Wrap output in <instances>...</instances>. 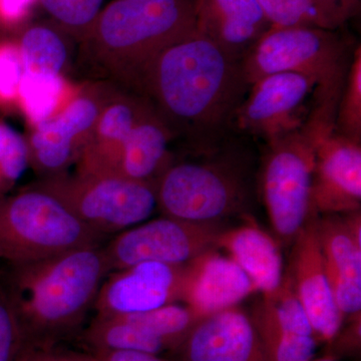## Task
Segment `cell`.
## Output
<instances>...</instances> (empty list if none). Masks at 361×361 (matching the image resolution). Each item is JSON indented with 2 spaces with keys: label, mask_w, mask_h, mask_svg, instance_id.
I'll return each mask as SVG.
<instances>
[{
  "label": "cell",
  "mask_w": 361,
  "mask_h": 361,
  "mask_svg": "<svg viewBox=\"0 0 361 361\" xmlns=\"http://www.w3.org/2000/svg\"><path fill=\"white\" fill-rule=\"evenodd\" d=\"M90 229L52 195L35 186L0 198V263L25 264L102 245Z\"/></svg>",
  "instance_id": "6"
},
{
  "label": "cell",
  "mask_w": 361,
  "mask_h": 361,
  "mask_svg": "<svg viewBox=\"0 0 361 361\" xmlns=\"http://www.w3.org/2000/svg\"><path fill=\"white\" fill-rule=\"evenodd\" d=\"M33 186L56 197L78 220L103 236L145 222L158 208L156 183L68 173Z\"/></svg>",
  "instance_id": "8"
},
{
  "label": "cell",
  "mask_w": 361,
  "mask_h": 361,
  "mask_svg": "<svg viewBox=\"0 0 361 361\" xmlns=\"http://www.w3.org/2000/svg\"><path fill=\"white\" fill-rule=\"evenodd\" d=\"M334 130L361 142V47L356 45L337 104Z\"/></svg>",
  "instance_id": "27"
},
{
  "label": "cell",
  "mask_w": 361,
  "mask_h": 361,
  "mask_svg": "<svg viewBox=\"0 0 361 361\" xmlns=\"http://www.w3.org/2000/svg\"><path fill=\"white\" fill-rule=\"evenodd\" d=\"M66 33L58 25L37 23L26 26L18 39L25 73L42 77L63 75L71 56Z\"/></svg>",
  "instance_id": "24"
},
{
  "label": "cell",
  "mask_w": 361,
  "mask_h": 361,
  "mask_svg": "<svg viewBox=\"0 0 361 361\" xmlns=\"http://www.w3.org/2000/svg\"><path fill=\"white\" fill-rule=\"evenodd\" d=\"M114 89L108 84L84 85L59 114L32 127L26 142L30 166L37 174H63L77 164Z\"/></svg>",
  "instance_id": "11"
},
{
  "label": "cell",
  "mask_w": 361,
  "mask_h": 361,
  "mask_svg": "<svg viewBox=\"0 0 361 361\" xmlns=\"http://www.w3.org/2000/svg\"><path fill=\"white\" fill-rule=\"evenodd\" d=\"M334 121L312 111L300 129L264 142L260 191L275 233L294 241L315 215L312 183L316 140Z\"/></svg>",
  "instance_id": "7"
},
{
  "label": "cell",
  "mask_w": 361,
  "mask_h": 361,
  "mask_svg": "<svg viewBox=\"0 0 361 361\" xmlns=\"http://www.w3.org/2000/svg\"><path fill=\"white\" fill-rule=\"evenodd\" d=\"M172 353L178 361H267L251 316L238 306L201 318Z\"/></svg>",
  "instance_id": "18"
},
{
  "label": "cell",
  "mask_w": 361,
  "mask_h": 361,
  "mask_svg": "<svg viewBox=\"0 0 361 361\" xmlns=\"http://www.w3.org/2000/svg\"><path fill=\"white\" fill-rule=\"evenodd\" d=\"M80 87L63 75L42 77L25 73L18 92V108L32 127L56 116L70 103Z\"/></svg>",
  "instance_id": "26"
},
{
  "label": "cell",
  "mask_w": 361,
  "mask_h": 361,
  "mask_svg": "<svg viewBox=\"0 0 361 361\" xmlns=\"http://www.w3.org/2000/svg\"><path fill=\"white\" fill-rule=\"evenodd\" d=\"M28 166L25 137L0 118V198L9 194Z\"/></svg>",
  "instance_id": "29"
},
{
  "label": "cell",
  "mask_w": 361,
  "mask_h": 361,
  "mask_svg": "<svg viewBox=\"0 0 361 361\" xmlns=\"http://www.w3.org/2000/svg\"><path fill=\"white\" fill-rule=\"evenodd\" d=\"M341 30L271 26L242 61L249 85L271 73H301L317 82L314 108L336 118L355 47Z\"/></svg>",
  "instance_id": "5"
},
{
  "label": "cell",
  "mask_w": 361,
  "mask_h": 361,
  "mask_svg": "<svg viewBox=\"0 0 361 361\" xmlns=\"http://www.w3.org/2000/svg\"><path fill=\"white\" fill-rule=\"evenodd\" d=\"M250 316L266 360H314L318 341L289 275L276 291L263 295Z\"/></svg>",
  "instance_id": "15"
},
{
  "label": "cell",
  "mask_w": 361,
  "mask_h": 361,
  "mask_svg": "<svg viewBox=\"0 0 361 361\" xmlns=\"http://www.w3.org/2000/svg\"><path fill=\"white\" fill-rule=\"evenodd\" d=\"M191 263L144 262L110 273L94 301L96 315L134 314L183 302Z\"/></svg>",
  "instance_id": "13"
},
{
  "label": "cell",
  "mask_w": 361,
  "mask_h": 361,
  "mask_svg": "<svg viewBox=\"0 0 361 361\" xmlns=\"http://www.w3.org/2000/svg\"><path fill=\"white\" fill-rule=\"evenodd\" d=\"M201 318L179 303L134 314L99 316L82 330V338L99 351L173 353Z\"/></svg>",
  "instance_id": "12"
},
{
  "label": "cell",
  "mask_w": 361,
  "mask_h": 361,
  "mask_svg": "<svg viewBox=\"0 0 361 361\" xmlns=\"http://www.w3.org/2000/svg\"><path fill=\"white\" fill-rule=\"evenodd\" d=\"M30 348L13 308L0 287V361H18Z\"/></svg>",
  "instance_id": "31"
},
{
  "label": "cell",
  "mask_w": 361,
  "mask_h": 361,
  "mask_svg": "<svg viewBox=\"0 0 361 361\" xmlns=\"http://www.w3.org/2000/svg\"><path fill=\"white\" fill-rule=\"evenodd\" d=\"M273 27L341 30L355 14L322 0H257Z\"/></svg>",
  "instance_id": "25"
},
{
  "label": "cell",
  "mask_w": 361,
  "mask_h": 361,
  "mask_svg": "<svg viewBox=\"0 0 361 361\" xmlns=\"http://www.w3.org/2000/svg\"><path fill=\"white\" fill-rule=\"evenodd\" d=\"M149 108L151 104L137 92L114 89L75 164V173L96 177L115 176L130 130Z\"/></svg>",
  "instance_id": "19"
},
{
  "label": "cell",
  "mask_w": 361,
  "mask_h": 361,
  "mask_svg": "<svg viewBox=\"0 0 361 361\" xmlns=\"http://www.w3.org/2000/svg\"><path fill=\"white\" fill-rule=\"evenodd\" d=\"M311 361H336V360H334V357H331V356H326V357H322V358H317V360H312Z\"/></svg>",
  "instance_id": "36"
},
{
  "label": "cell",
  "mask_w": 361,
  "mask_h": 361,
  "mask_svg": "<svg viewBox=\"0 0 361 361\" xmlns=\"http://www.w3.org/2000/svg\"><path fill=\"white\" fill-rule=\"evenodd\" d=\"M25 71L18 39H0V109L18 108V92Z\"/></svg>",
  "instance_id": "30"
},
{
  "label": "cell",
  "mask_w": 361,
  "mask_h": 361,
  "mask_svg": "<svg viewBox=\"0 0 361 361\" xmlns=\"http://www.w3.org/2000/svg\"><path fill=\"white\" fill-rule=\"evenodd\" d=\"M255 291V284L232 258L212 250L192 261L183 302L203 318L238 306Z\"/></svg>",
  "instance_id": "21"
},
{
  "label": "cell",
  "mask_w": 361,
  "mask_h": 361,
  "mask_svg": "<svg viewBox=\"0 0 361 361\" xmlns=\"http://www.w3.org/2000/svg\"><path fill=\"white\" fill-rule=\"evenodd\" d=\"M174 141L151 106L130 130L116 165V177L157 183L173 161L170 146Z\"/></svg>",
  "instance_id": "22"
},
{
  "label": "cell",
  "mask_w": 361,
  "mask_h": 361,
  "mask_svg": "<svg viewBox=\"0 0 361 361\" xmlns=\"http://www.w3.org/2000/svg\"><path fill=\"white\" fill-rule=\"evenodd\" d=\"M327 214L316 218L318 238L325 269L337 307L343 318H360L361 218L360 211Z\"/></svg>",
  "instance_id": "17"
},
{
  "label": "cell",
  "mask_w": 361,
  "mask_h": 361,
  "mask_svg": "<svg viewBox=\"0 0 361 361\" xmlns=\"http://www.w3.org/2000/svg\"><path fill=\"white\" fill-rule=\"evenodd\" d=\"M195 0H114L97 16L82 52L101 75L134 92L157 56L196 32Z\"/></svg>",
  "instance_id": "3"
},
{
  "label": "cell",
  "mask_w": 361,
  "mask_h": 361,
  "mask_svg": "<svg viewBox=\"0 0 361 361\" xmlns=\"http://www.w3.org/2000/svg\"><path fill=\"white\" fill-rule=\"evenodd\" d=\"M39 4V0H0V33L20 35Z\"/></svg>",
  "instance_id": "32"
},
{
  "label": "cell",
  "mask_w": 361,
  "mask_h": 361,
  "mask_svg": "<svg viewBox=\"0 0 361 361\" xmlns=\"http://www.w3.org/2000/svg\"><path fill=\"white\" fill-rule=\"evenodd\" d=\"M197 35L243 61L271 27L257 0H195Z\"/></svg>",
  "instance_id": "20"
},
{
  "label": "cell",
  "mask_w": 361,
  "mask_h": 361,
  "mask_svg": "<svg viewBox=\"0 0 361 361\" xmlns=\"http://www.w3.org/2000/svg\"><path fill=\"white\" fill-rule=\"evenodd\" d=\"M249 87L242 61L195 32L157 56L134 92L151 104L175 141L196 154L235 134Z\"/></svg>",
  "instance_id": "1"
},
{
  "label": "cell",
  "mask_w": 361,
  "mask_h": 361,
  "mask_svg": "<svg viewBox=\"0 0 361 361\" xmlns=\"http://www.w3.org/2000/svg\"><path fill=\"white\" fill-rule=\"evenodd\" d=\"M18 361H96L92 353L59 350L58 348H30Z\"/></svg>",
  "instance_id": "33"
},
{
  "label": "cell",
  "mask_w": 361,
  "mask_h": 361,
  "mask_svg": "<svg viewBox=\"0 0 361 361\" xmlns=\"http://www.w3.org/2000/svg\"><path fill=\"white\" fill-rule=\"evenodd\" d=\"M238 134L215 148L171 163L156 183L164 216L190 222H220L245 210L250 196L249 149Z\"/></svg>",
  "instance_id": "4"
},
{
  "label": "cell",
  "mask_w": 361,
  "mask_h": 361,
  "mask_svg": "<svg viewBox=\"0 0 361 361\" xmlns=\"http://www.w3.org/2000/svg\"><path fill=\"white\" fill-rule=\"evenodd\" d=\"M317 82L301 73H271L253 82L234 118V132L269 142L300 129L316 103Z\"/></svg>",
  "instance_id": "10"
},
{
  "label": "cell",
  "mask_w": 361,
  "mask_h": 361,
  "mask_svg": "<svg viewBox=\"0 0 361 361\" xmlns=\"http://www.w3.org/2000/svg\"><path fill=\"white\" fill-rule=\"evenodd\" d=\"M102 246L6 266L0 287L30 348H56L82 331L108 275Z\"/></svg>",
  "instance_id": "2"
},
{
  "label": "cell",
  "mask_w": 361,
  "mask_h": 361,
  "mask_svg": "<svg viewBox=\"0 0 361 361\" xmlns=\"http://www.w3.org/2000/svg\"><path fill=\"white\" fill-rule=\"evenodd\" d=\"M104 0H39L63 32L82 40L103 9Z\"/></svg>",
  "instance_id": "28"
},
{
  "label": "cell",
  "mask_w": 361,
  "mask_h": 361,
  "mask_svg": "<svg viewBox=\"0 0 361 361\" xmlns=\"http://www.w3.org/2000/svg\"><path fill=\"white\" fill-rule=\"evenodd\" d=\"M312 210L348 214L360 211L361 142L324 128L315 145Z\"/></svg>",
  "instance_id": "14"
},
{
  "label": "cell",
  "mask_w": 361,
  "mask_h": 361,
  "mask_svg": "<svg viewBox=\"0 0 361 361\" xmlns=\"http://www.w3.org/2000/svg\"><path fill=\"white\" fill-rule=\"evenodd\" d=\"M322 1L329 2V4H334V6L346 9L355 16L357 13L360 4V0H322Z\"/></svg>",
  "instance_id": "35"
},
{
  "label": "cell",
  "mask_w": 361,
  "mask_h": 361,
  "mask_svg": "<svg viewBox=\"0 0 361 361\" xmlns=\"http://www.w3.org/2000/svg\"><path fill=\"white\" fill-rule=\"evenodd\" d=\"M217 247L230 254V258L244 270L263 295L279 288L284 277L279 247L253 222L224 230Z\"/></svg>",
  "instance_id": "23"
},
{
  "label": "cell",
  "mask_w": 361,
  "mask_h": 361,
  "mask_svg": "<svg viewBox=\"0 0 361 361\" xmlns=\"http://www.w3.org/2000/svg\"><path fill=\"white\" fill-rule=\"evenodd\" d=\"M316 218L313 216L294 239L289 277L317 341L331 342L341 331L343 316L330 286Z\"/></svg>",
  "instance_id": "16"
},
{
  "label": "cell",
  "mask_w": 361,
  "mask_h": 361,
  "mask_svg": "<svg viewBox=\"0 0 361 361\" xmlns=\"http://www.w3.org/2000/svg\"><path fill=\"white\" fill-rule=\"evenodd\" d=\"M220 222L197 223L164 216L116 234L102 246L106 272L144 262L182 265L217 249Z\"/></svg>",
  "instance_id": "9"
},
{
  "label": "cell",
  "mask_w": 361,
  "mask_h": 361,
  "mask_svg": "<svg viewBox=\"0 0 361 361\" xmlns=\"http://www.w3.org/2000/svg\"><path fill=\"white\" fill-rule=\"evenodd\" d=\"M92 355L96 361H173L161 355L139 351H99Z\"/></svg>",
  "instance_id": "34"
}]
</instances>
